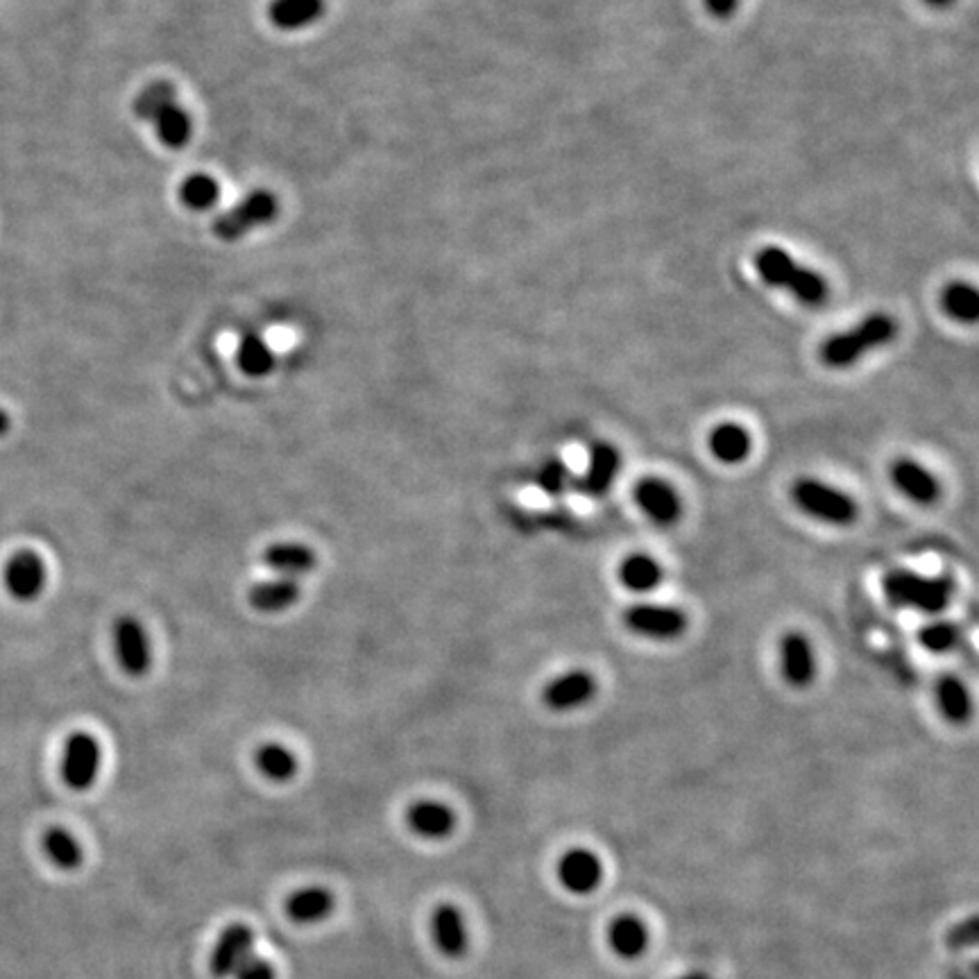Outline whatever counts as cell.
<instances>
[{"instance_id": "obj_1", "label": "cell", "mask_w": 979, "mask_h": 979, "mask_svg": "<svg viewBox=\"0 0 979 979\" xmlns=\"http://www.w3.org/2000/svg\"><path fill=\"white\" fill-rule=\"evenodd\" d=\"M753 261L765 283L773 288H787L798 302L808 307H821L828 302L830 298L828 281L817 270L793 261L787 250L769 246L762 248Z\"/></svg>"}, {"instance_id": "obj_2", "label": "cell", "mask_w": 979, "mask_h": 979, "mask_svg": "<svg viewBox=\"0 0 979 979\" xmlns=\"http://www.w3.org/2000/svg\"><path fill=\"white\" fill-rule=\"evenodd\" d=\"M885 597L891 606L923 615L943 612L957 592L952 576H923L911 569H893L882 579Z\"/></svg>"}, {"instance_id": "obj_3", "label": "cell", "mask_w": 979, "mask_h": 979, "mask_svg": "<svg viewBox=\"0 0 979 979\" xmlns=\"http://www.w3.org/2000/svg\"><path fill=\"white\" fill-rule=\"evenodd\" d=\"M898 336V322L887 313L867 316L848 331L830 336L821 344V361L832 370L852 368L861 357L885 348Z\"/></svg>"}, {"instance_id": "obj_4", "label": "cell", "mask_w": 979, "mask_h": 979, "mask_svg": "<svg viewBox=\"0 0 979 979\" xmlns=\"http://www.w3.org/2000/svg\"><path fill=\"white\" fill-rule=\"evenodd\" d=\"M789 495H791L793 506L802 515H808V517H812V520L823 522V525L848 527L857 520V515H859L857 501L848 492H843L841 488L830 486L821 479H815V477L796 479Z\"/></svg>"}, {"instance_id": "obj_5", "label": "cell", "mask_w": 979, "mask_h": 979, "mask_svg": "<svg viewBox=\"0 0 979 979\" xmlns=\"http://www.w3.org/2000/svg\"><path fill=\"white\" fill-rule=\"evenodd\" d=\"M279 211L277 198L270 191H252L239 204L220 213L213 222V232L222 241H239L257 227H263L274 220Z\"/></svg>"}, {"instance_id": "obj_6", "label": "cell", "mask_w": 979, "mask_h": 979, "mask_svg": "<svg viewBox=\"0 0 979 979\" xmlns=\"http://www.w3.org/2000/svg\"><path fill=\"white\" fill-rule=\"evenodd\" d=\"M623 623L640 638L669 642L680 638L687 630V617L682 610L662 603H638L623 612Z\"/></svg>"}, {"instance_id": "obj_7", "label": "cell", "mask_w": 979, "mask_h": 979, "mask_svg": "<svg viewBox=\"0 0 979 979\" xmlns=\"http://www.w3.org/2000/svg\"><path fill=\"white\" fill-rule=\"evenodd\" d=\"M100 743L89 732H76L67 739L64 748V762H62V776L64 782L76 791H87L93 787L98 773H100Z\"/></svg>"}, {"instance_id": "obj_8", "label": "cell", "mask_w": 979, "mask_h": 979, "mask_svg": "<svg viewBox=\"0 0 979 979\" xmlns=\"http://www.w3.org/2000/svg\"><path fill=\"white\" fill-rule=\"evenodd\" d=\"M597 695V680L586 669H571L556 676L542 692V701L553 712H571L590 703Z\"/></svg>"}, {"instance_id": "obj_9", "label": "cell", "mask_w": 979, "mask_h": 979, "mask_svg": "<svg viewBox=\"0 0 979 979\" xmlns=\"http://www.w3.org/2000/svg\"><path fill=\"white\" fill-rule=\"evenodd\" d=\"M113 642H117V656L128 676L141 678L150 671L152 665V647L146 628L132 619L123 617L113 628Z\"/></svg>"}, {"instance_id": "obj_10", "label": "cell", "mask_w": 979, "mask_h": 979, "mask_svg": "<svg viewBox=\"0 0 979 979\" xmlns=\"http://www.w3.org/2000/svg\"><path fill=\"white\" fill-rule=\"evenodd\" d=\"M636 503L649 517L651 522L660 527H671L682 515V499L671 483L658 477H647L636 486Z\"/></svg>"}, {"instance_id": "obj_11", "label": "cell", "mask_w": 979, "mask_h": 979, "mask_svg": "<svg viewBox=\"0 0 979 979\" xmlns=\"http://www.w3.org/2000/svg\"><path fill=\"white\" fill-rule=\"evenodd\" d=\"M780 673L791 687H808L817 678V656L812 642L798 630H789L778 645Z\"/></svg>"}, {"instance_id": "obj_12", "label": "cell", "mask_w": 979, "mask_h": 979, "mask_svg": "<svg viewBox=\"0 0 979 979\" xmlns=\"http://www.w3.org/2000/svg\"><path fill=\"white\" fill-rule=\"evenodd\" d=\"M48 581V571L43 558L30 549L19 551L10 558L6 567V586L17 601L30 603L34 601Z\"/></svg>"}, {"instance_id": "obj_13", "label": "cell", "mask_w": 979, "mask_h": 979, "mask_svg": "<svg viewBox=\"0 0 979 979\" xmlns=\"http://www.w3.org/2000/svg\"><path fill=\"white\" fill-rule=\"evenodd\" d=\"M601 859L586 848H571L558 861V880L571 893H592L601 885Z\"/></svg>"}, {"instance_id": "obj_14", "label": "cell", "mask_w": 979, "mask_h": 979, "mask_svg": "<svg viewBox=\"0 0 979 979\" xmlns=\"http://www.w3.org/2000/svg\"><path fill=\"white\" fill-rule=\"evenodd\" d=\"M891 481L913 503L930 506V503H937L941 497L939 479L913 458H898L896 460V463L891 466Z\"/></svg>"}, {"instance_id": "obj_15", "label": "cell", "mask_w": 979, "mask_h": 979, "mask_svg": "<svg viewBox=\"0 0 979 979\" xmlns=\"http://www.w3.org/2000/svg\"><path fill=\"white\" fill-rule=\"evenodd\" d=\"M254 946V932L246 923H232L229 926L211 952V972L220 979L232 977L237 968L252 955Z\"/></svg>"}, {"instance_id": "obj_16", "label": "cell", "mask_w": 979, "mask_h": 979, "mask_svg": "<svg viewBox=\"0 0 979 979\" xmlns=\"http://www.w3.org/2000/svg\"><path fill=\"white\" fill-rule=\"evenodd\" d=\"M621 468V453L610 442H595L590 449L588 468L579 481V490L588 497H603L612 488Z\"/></svg>"}, {"instance_id": "obj_17", "label": "cell", "mask_w": 979, "mask_h": 979, "mask_svg": "<svg viewBox=\"0 0 979 979\" xmlns=\"http://www.w3.org/2000/svg\"><path fill=\"white\" fill-rule=\"evenodd\" d=\"M431 935H433L438 950L447 957H460L468 950L466 920H463V916H460V911L449 902H442L436 907V911L431 916Z\"/></svg>"}, {"instance_id": "obj_18", "label": "cell", "mask_w": 979, "mask_h": 979, "mask_svg": "<svg viewBox=\"0 0 979 979\" xmlns=\"http://www.w3.org/2000/svg\"><path fill=\"white\" fill-rule=\"evenodd\" d=\"M407 821L411 830L424 839H447L456 828V815L444 802L422 800L416 802L407 812Z\"/></svg>"}, {"instance_id": "obj_19", "label": "cell", "mask_w": 979, "mask_h": 979, "mask_svg": "<svg viewBox=\"0 0 979 979\" xmlns=\"http://www.w3.org/2000/svg\"><path fill=\"white\" fill-rule=\"evenodd\" d=\"M263 562L277 571L283 579H300V576H307L316 569L318 558L313 553V549L298 545V542H277L272 547H268Z\"/></svg>"}, {"instance_id": "obj_20", "label": "cell", "mask_w": 979, "mask_h": 979, "mask_svg": "<svg viewBox=\"0 0 979 979\" xmlns=\"http://www.w3.org/2000/svg\"><path fill=\"white\" fill-rule=\"evenodd\" d=\"M665 571L660 562L649 553H630L619 565V581L623 588L638 595H647L660 588Z\"/></svg>"}, {"instance_id": "obj_21", "label": "cell", "mask_w": 979, "mask_h": 979, "mask_svg": "<svg viewBox=\"0 0 979 979\" xmlns=\"http://www.w3.org/2000/svg\"><path fill=\"white\" fill-rule=\"evenodd\" d=\"M753 440L746 427L737 422H723L710 433V451L726 466H739L751 453Z\"/></svg>"}, {"instance_id": "obj_22", "label": "cell", "mask_w": 979, "mask_h": 979, "mask_svg": "<svg viewBox=\"0 0 979 979\" xmlns=\"http://www.w3.org/2000/svg\"><path fill=\"white\" fill-rule=\"evenodd\" d=\"M300 595H302V588L296 579H283V576H279V579H274V581H266V583L254 586L250 590V603L259 612H281V610H288L291 606H296Z\"/></svg>"}, {"instance_id": "obj_23", "label": "cell", "mask_w": 979, "mask_h": 979, "mask_svg": "<svg viewBox=\"0 0 979 979\" xmlns=\"http://www.w3.org/2000/svg\"><path fill=\"white\" fill-rule=\"evenodd\" d=\"M608 941L619 957L636 959L647 950L649 932L640 918L626 913L612 920V926L608 930Z\"/></svg>"}, {"instance_id": "obj_24", "label": "cell", "mask_w": 979, "mask_h": 979, "mask_svg": "<svg viewBox=\"0 0 979 979\" xmlns=\"http://www.w3.org/2000/svg\"><path fill=\"white\" fill-rule=\"evenodd\" d=\"M324 0H272L268 17L281 30H300L320 19Z\"/></svg>"}, {"instance_id": "obj_25", "label": "cell", "mask_w": 979, "mask_h": 979, "mask_svg": "<svg viewBox=\"0 0 979 979\" xmlns=\"http://www.w3.org/2000/svg\"><path fill=\"white\" fill-rule=\"evenodd\" d=\"M333 911V896L322 887H307L286 900V913L296 923H318Z\"/></svg>"}, {"instance_id": "obj_26", "label": "cell", "mask_w": 979, "mask_h": 979, "mask_svg": "<svg viewBox=\"0 0 979 979\" xmlns=\"http://www.w3.org/2000/svg\"><path fill=\"white\" fill-rule=\"evenodd\" d=\"M935 697L941 715L952 723H966L972 715V701L963 680L957 676H941L935 687Z\"/></svg>"}, {"instance_id": "obj_27", "label": "cell", "mask_w": 979, "mask_h": 979, "mask_svg": "<svg viewBox=\"0 0 979 979\" xmlns=\"http://www.w3.org/2000/svg\"><path fill=\"white\" fill-rule=\"evenodd\" d=\"M43 850L54 867H60L64 871L78 869L84 859V850H82L80 841L64 828H48L46 830Z\"/></svg>"}, {"instance_id": "obj_28", "label": "cell", "mask_w": 979, "mask_h": 979, "mask_svg": "<svg viewBox=\"0 0 979 979\" xmlns=\"http://www.w3.org/2000/svg\"><path fill=\"white\" fill-rule=\"evenodd\" d=\"M154 130H157V137L163 146L184 148L191 139L193 121L189 117V111L176 102V104H170L168 109H163L154 119Z\"/></svg>"}, {"instance_id": "obj_29", "label": "cell", "mask_w": 979, "mask_h": 979, "mask_svg": "<svg viewBox=\"0 0 979 979\" xmlns=\"http://www.w3.org/2000/svg\"><path fill=\"white\" fill-rule=\"evenodd\" d=\"M237 363L250 377H266L274 370L277 359L274 352L270 350V344L261 336L250 333L239 342Z\"/></svg>"}, {"instance_id": "obj_30", "label": "cell", "mask_w": 979, "mask_h": 979, "mask_svg": "<svg viewBox=\"0 0 979 979\" xmlns=\"http://www.w3.org/2000/svg\"><path fill=\"white\" fill-rule=\"evenodd\" d=\"M257 767L261 773L274 782H286L298 773V758L281 743H268L259 748Z\"/></svg>"}, {"instance_id": "obj_31", "label": "cell", "mask_w": 979, "mask_h": 979, "mask_svg": "<svg viewBox=\"0 0 979 979\" xmlns=\"http://www.w3.org/2000/svg\"><path fill=\"white\" fill-rule=\"evenodd\" d=\"M941 304H943V311L959 322H975L977 320L979 298H977L975 286H970V283H963V281L950 283L943 291Z\"/></svg>"}, {"instance_id": "obj_32", "label": "cell", "mask_w": 979, "mask_h": 979, "mask_svg": "<svg viewBox=\"0 0 979 979\" xmlns=\"http://www.w3.org/2000/svg\"><path fill=\"white\" fill-rule=\"evenodd\" d=\"M180 200L193 211H207L220 200V184L207 172H193L180 187Z\"/></svg>"}, {"instance_id": "obj_33", "label": "cell", "mask_w": 979, "mask_h": 979, "mask_svg": "<svg viewBox=\"0 0 979 979\" xmlns=\"http://www.w3.org/2000/svg\"><path fill=\"white\" fill-rule=\"evenodd\" d=\"M170 104H176V87L170 82H152L150 87H146L137 102H134V111L137 117L143 121L154 123V119L163 109H168Z\"/></svg>"}, {"instance_id": "obj_34", "label": "cell", "mask_w": 979, "mask_h": 979, "mask_svg": "<svg viewBox=\"0 0 979 979\" xmlns=\"http://www.w3.org/2000/svg\"><path fill=\"white\" fill-rule=\"evenodd\" d=\"M961 640V630L957 623L939 619L918 630V642L930 653H948L952 651Z\"/></svg>"}, {"instance_id": "obj_35", "label": "cell", "mask_w": 979, "mask_h": 979, "mask_svg": "<svg viewBox=\"0 0 979 979\" xmlns=\"http://www.w3.org/2000/svg\"><path fill=\"white\" fill-rule=\"evenodd\" d=\"M536 483H538V488H540L542 492H547V495H551V497L565 492V488H567V483H569L567 466L562 463V460H558V458H549V460H545V463H542V466L538 468V472H536Z\"/></svg>"}, {"instance_id": "obj_36", "label": "cell", "mask_w": 979, "mask_h": 979, "mask_svg": "<svg viewBox=\"0 0 979 979\" xmlns=\"http://www.w3.org/2000/svg\"><path fill=\"white\" fill-rule=\"evenodd\" d=\"M232 977H234V979H277V972H274V968H272L270 961H266V959H261V957H257V955H250V957L237 968V972H234Z\"/></svg>"}, {"instance_id": "obj_37", "label": "cell", "mask_w": 979, "mask_h": 979, "mask_svg": "<svg viewBox=\"0 0 979 979\" xmlns=\"http://www.w3.org/2000/svg\"><path fill=\"white\" fill-rule=\"evenodd\" d=\"M975 937H977V932H975V923H972V920H968V923L957 926V928L952 930V935H950V943H952L955 948H966V946H972V943H975Z\"/></svg>"}, {"instance_id": "obj_38", "label": "cell", "mask_w": 979, "mask_h": 979, "mask_svg": "<svg viewBox=\"0 0 979 979\" xmlns=\"http://www.w3.org/2000/svg\"><path fill=\"white\" fill-rule=\"evenodd\" d=\"M703 3H706V10H708L712 17H717V19H728V17L737 10L739 0H703Z\"/></svg>"}, {"instance_id": "obj_39", "label": "cell", "mask_w": 979, "mask_h": 979, "mask_svg": "<svg viewBox=\"0 0 979 979\" xmlns=\"http://www.w3.org/2000/svg\"><path fill=\"white\" fill-rule=\"evenodd\" d=\"M12 429V418L6 409H0V438H3Z\"/></svg>"}, {"instance_id": "obj_40", "label": "cell", "mask_w": 979, "mask_h": 979, "mask_svg": "<svg viewBox=\"0 0 979 979\" xmlns=\"http://www.w3.org/2000/svg\"><path fill=\"white\" fill-rule=\"evenodd\" d=\"M928 6H932V8H946V6H950L952 0H926Z\"/></svg>"}, {"instance_id": "obj_41", "label": "cell", "mask_w": 979, "mask_h": 979, "mask_svg": "<svg viewBox=\"0 0 979 979\" xmlns=\"http://www.w3.org/2000/svg\"><path fill=\"white\" fill-rule=\"evenodd\" d=\"M680 979H710V977H706L701 972H689V975H682Z\"/></svg>"}]
</instances>
